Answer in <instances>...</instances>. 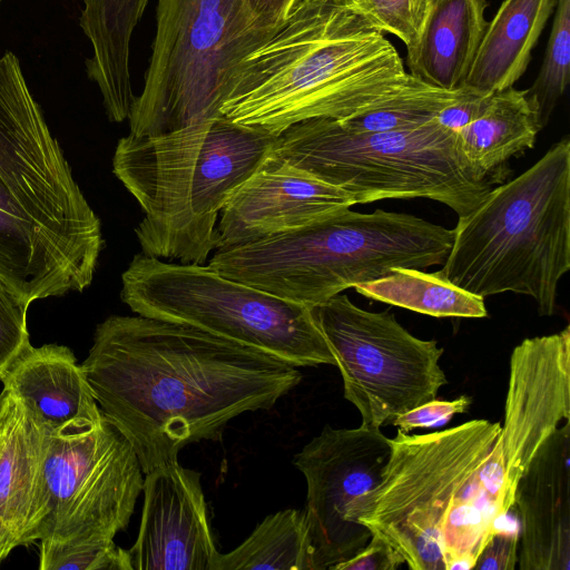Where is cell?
Wrapping results in <instances>:
<instances>
[{"label":"cell","instance_id":"obj_1","mask_svg":"<svg viewBox=\"0 0 570 570\" xmlns=\"http://www.w3.org/2000/svg\"><path fill=\"white\" fill-rule=\"evenodd\" d=\"M80 366L145 474L177 462L189 443L218 439L236 416L269 410L302 380L264 351L138 314L98 324Z\"/></svg>","mask_w":570,"mask_h":570},{"label":"cell","instance_id":"obj_2","mask_svg":"<svg viewBox=\"0 0 570 570\" xmlns=\"http://www.w3.org/2000/svg\"><path fill=\"white\" fill-rule=\"evenodd\" d=\"M422 83L351 4L302 0L242 61L220 115L279 136L302 121L379 108Z\"/></svg>","mask_w":570,"mask_h":570},{"label":"cell","instance_id":"obj_3","mask_svg":"<svg viewBox=\"0 0 570 570\" xmlns=\"http://www.w3.org/2000/svg\"><path fill=\"white\" fill-rule=\"evenodd\" d=\"M101 223L31 95L18 58H0V278L23 301L82 292Z\"/></svg>","mask_w":570,"mask_h":570},{"label":"cell","instance_id":"obj_4","mask_svg":"<svg viewBox=\"0 0 570 570\" xmlns=\"http://www.w3.org/2000/svg\"><path fill=\"white\" fill-rule=\"evenodd\" d=\"M277 141L223 116L160 136L120 138L112 171L144 213L135 228L142 253L207 263L217 249L218 214Z\"/></svg>","mask_w":570,"mask_h":570},{"label":"cell","instance_id":"obj_5","mask_svg":"<svg viewBox=\"0 0 570 570\" xmlns=\"http://www.w3.org/2000/svg\"><path fill=\"white\" fill-rule=\"evenodd\" d=\"M454 228L417 216L351 208L245 245L217 249L208 266L285 301L314 308L395 267L442 265Z\"/></svg>","mask_w":570,"mask_h":570},{"label":"cell","instance_id":"obj_6","mask_svg":"<svg viewBox=\"0 0 570 570\" xmlns=\"http://www.w3.org/2000/svg\"><path fill=\"white\" fill-rule=\"evenodd\" d=\"M442 265L441 276L472 294H523L539 315H553L570 269V139L459 217Z\"/></svg>","mask_w":570,"mask_h":570},{"label":"cell","instance_id":"obj_7","mask_svg":"<svg viewBox=\"0 0 570 570\" xmlns=\"http://www.w3.org/2000/svg\"><path fill=\"white\" fill-rule=\"evenodd\" d=\"M271 155L343 189L354 205L428 198L462 217L493 184L465 159L455 131L435 120L403 131L360 132L337 119H311L282 132Z\"/></svg>","mask_w":570,"mask_h":570},{"label":"cell","instance_id":"obj_8","mask_svg":"<svg viewBox=\"0 0 570 570\" xmlns=\"http://www.w3.org/2000/svg\"><path fill=\"white\" fill-rule=\"evenodd\" d=\"M275 35L257 26L248 0H158L129 134L160 136L220 117L239 65Z\"/></svg>","mask_w":570,"mask_h":570},{"label":"cell","instance_id":"obj_9","mask_svg":"<svg viewBox=\"0 0 570 570\" xmlns=\"http://www.w3.org/2000/svg\"><path fill=\"white\" fill-rule=\"evenodd\" d=\"M136 314L191 325L298 366L335 365L313 308L285 301L208 265L136 254L121 275Z\"/></svg>","mask_w":570,"mask_h":570},{"label":"cell","instance_id":"obj_10","mask_svg":"<svg viewBox=\"0 0 570 570\" xmlns=\"http://www.w3.org/2000/svg\"><path fill=\"white\" fill-rule=\"evenodd\" d=\"M500 430V423L480 419L426 434L397 431L379 483L355 501L348 520L387 542L410 569L445 570L443 524Z\"/></svg>","mask_w":570,"mask_h":570},{"label":"cell","instance_id":"obj_11","mask_svg":"<svg viewBox=\"0 0 570 570\" xmlns=\"http://www.w3.org/2000/svg\"><path fill=\"white\" fill-rule=\"evenodd\" d=\"M570 419V326L523 340L510 357L504 421L462 499L484 541L512 508L519 479L550 434Z\"/></svg>","mask_w":570,"mask_h":570},{"label":"cell","instance_id":"obj_12","mask_svg":"<svg viewBox=\"0 0 570 570\" xmlns=\"http://www.w3.org/2000/svg\"><path fill=\"white\" fill-rule=\"evenodd\" d=\"M313 311L362 426L390 424L448 383L439 364L444 350L412 335L393 313L365 311L341 294Z\"/></svg>","mask_w":570,"mask_h":570},{"label":"cell","instance_id":"obj_13","mask_svg":"<svg viewBox=\"0 0 570 570\" xmlns=\"http://www.w3.org/2000/svg\"><path fill=\"white\" fill-rule=\"evenodd\" d=\"M142 471L127 439L105 417L69 435H48L40 540H114L142 492Z\"/></svg>","mask_w":570,"mask_h":570},{"label":"cell","instance_id":"obj_14","mask_svg":"<svg viewBox=\"0 0 570 570\" xmlns=\"http://www.w3.org/2000/svg\"><path fill=\"white\" fill-rule=\"evenodd\" d=\"M390 453L391 439L380 429L325 425L295 454L293 464L307 485L304 511L315 570H334L370 542V529L353 524L347 512L379 483Z\"/></svg>","mask_w":570,"mask_h":570},{"label":"cell","instance_id":"obj_15","mask_svg":"<svg viewBox=\"0 0 570 570\" xmlns=\"http://www.w3.org/2000/svg\"><path fill=\"white\" fill-rule=\"evenodd\" d=\"M132 570H209L218 551L209 525L200 473L178 461L146 473Z\"/></svg>","mask_w":570,"mask_h":570},{"label":"cell","instance_id":"obj_16","mask_svg":"<svg viewBox=\"0 0 570 570\" xmlns=\"http://www.w3.org/2000/svg\"><path fill=\"white\" fill-rule=\"evenodd\" d=\"M353 205L343 189L269 155L223 207L217 249L272 237Z\"/></svg>","mask_w":570,"mask_h":570},{"label":"cell","instance_id":"obj_17","mask_svg":"<svg viewBox=\"0 0 570 570\" xmlns=\"http://www.w3.org/2000/svg\"><path fill=\"white\" fill-rule=\"evenodd\" d=\"M570 423L542 443L518 481L512 507L520 518L518 567L570 569Z\"/></svg>","mask_w":570,"mask_h":570},{"label":"cell","instance_id":"obj_18","mask_svg":"<svg viewBox=\"0 0 570 570\" xmlns=\"http://www.w3.org/2000/svg\"><path fill=\"white\" fill-rule=\"evenodd\" d=\"M0 410V561L39 539L48 434L8 390Z\"/></svg>","mask_w":570,"mask_h":570},{"label":"cell","instance_id":"obj_19","mask_svg":"<svg viewBox=\"0 0 570 570\" xmlns=\"http://www.w3.org/2000/svg\"><path fill=\"white\" fill-rule=\"evenodd\" d=\"M0 381L48 435L83 432L104 417L81 366L67 346L30 344Z\"/></svg>","mask_w":570,"mask_h":570},{"label":"cell","instance_id":"obj_20","mask_svg":"<svg viewBox=\"0 0 570 570\" xmlns=\"http://www.w3.org/2000/svg\"><path fill=\"white\" fill-rule=\"evenodd\" d=\"M488 0H433L406 63L415 79L440 89L463 87L488 28Z\"/></svg>","mask_w":570,"mask_h":570},{"label":"cell","instance_id":"obj_21","mask_svg":"<svg viewBox=\"0 0 570 570\" xmlns=\"http://www.w3.org/2000/svg\"><path fill=\"white\" fill-rule=\"evenodd\" d=\"M557 0H504L489 22L463 88L494 94L520 79Z\"/></svg>","mask_w":570,"mask_h":570},{"label":"cell","instance_id":"obj_22","mask_svg":"<svg viewBox=\"0 0 570 570\" xmlns=\"http://www.w3.org/2000/svg\"><path fill=\"white\" fill-rule=\"evenodd\" d=\"M540 130L527 89L511 87L492 94L485 111L455 135L469 164L494 183L507 176L511 158L533 148Z\"/></svg>","mask_w":570,"mask_h":570},{"label":"cell","instance_id":"obj_23","mask_svg":"<svg viewBox=\"0 0 570 570\" xmlns=\"http://www.w3.org/2000/svg\"><path fill=\"white\" fill-rule=\"evenodd\" d=\"M315 570L304 509L267 515L237 548L217 553L209 570Z\"/></svg>","mask_w":570,"mask_h":570},{"label":"cell","instance_id":"obj_24","mask_svg":"<svg viewBox=\"0 0 570 570\" xmlns=\"http://www.w3.org/2000/svg\"><path fill=\"white\" fill-rule=\"evenodd\" d=\"M361 295L433 317L482 318L484 298L451 283L438 272L395 267L375 281L353 287Z\"/></svg>","mask_w":570,"mask_h":570},{"label":"cell","instance_id":"obj_25","mask_svg":"<svg viewBox=\"0 0 570 570\" xmlns=\"http://www.w3.org/2000/svg\"><path fill=\"white\" fill-rule=\"evenodd\" d=\"M470 91L463 87L449 91L422 83L379 108L337 120L346 129L360 132L410 130L431 122L443 108Z\"/></svg>","mask_w":570,"mask_h":570},{"label":"cell","instance_id":"obj_26","mask_svg":"<svg viewBox=\"0 0 570 570\" xmlns=\"http://www.w3.org/2000/svg\"><path fill=\"white\" fill-rule=\"evenodd\" d=\"M570 79V0H557L544 58L527 96L535 108L541 130L548 125Z\"/></svg>","mask_w":570,"mask_h":570},{"label":"cell","instance_id":"obj_27","mask_svg":"<svg viewBox=\"0 0 570 570\" xmlns=\"http://www.w3.org/2000/svg\"><path fill=\"white\" fill-rule=\"evenodd\" d=\"M39 542L40 570H132L128 550L118 547L114 540Z\"/></svg>","mask_w":570,"mask_h":570},{"label":"cell","instance_id":"obj_28","mask_svg":"<svg viewBox=\"0 0 570 570\" xmlns=\"http://www.w3.org/2000/svg\"><path fill=\"white\" fill-rule=\"evenodd\" d=\"M350 4L379 30L396 36L410 49L420 38L433 0H354Z\"/></svg>","mask_w":570,"mask_h":570},{"label":"cell","instance_id":"obj_29","mask_svg":"<svg viewBox=\"0 0 570 570\" xmlns=\"http://www.w3.org/2000/svg\"><path fill=\"white\" fill-rule=\"evenodd\" d=\"M29 305L0 278V380L30 345L27 327Z\"/></svg>","mask_w":570,"mask_h":570},{"label":"cell","instance_id":"obj_30","mask_svg":"<svg viewBox=\"0 0 570 570\" xmlns=\"http://www.w3.org/2000/svg\"><path fill=\"white\" fill-rule=\"evenodd\" d=\"M471 403L472 400L468 395L451 401L434 399L396 415L391 423L403 433H410L415 429L435 428L449 422L454 414L466 412Z\"/></svg>","mask_w":570,"mask_h":570},{"label":"cell","instance_id":"obj_31","mask_svg":"<svg viewBox=\"0 0 570 570\" xmlns=\"http://www.w3.org/2000/svg\"><path fill=\"white\" fill-rule=\"evenodd\" d=\"M519 532L499 530L479 554L473 569L514 570L518 564Z\"/></svg>","mask_w":570,"mask_h":570},{"label":"cell","instance_id":"obj_32","mask_svg":"<svg viewBox=\"0 0 570 570\" xmlns=\"http://www.w3.org/2000/svg\"><path fill=\"white\" fill-rule=\"evenodd\" d=\"M403 563V557L394 548L377 535H372L357 554L334 570H396Z\"/></svg>","mask_w":570,"mask_h":570},{"label":"cell","instance_id":"obj_33","mask_svg":"<svg viewBox=\"0 0 570 570\" xmlns=\"http://www.w3.org/2000/svg\"><path fill=\"white\" fill-rule=\"evenodd\" d=\"M492 94L470 91L459 101L443 108L434 120L445 129L458 131L478 119L489 106Z\"/></svg>","mask_w":570,"mask_h":570},{"label":"cell","instance_id":"obj_34","mask_svg":"<svg viewBox=\"0 0 570 570\" xmlns=\"http://www.w3.org/2000/svg\"><path fill=\"white\" fill-rule=\"evenodd\" d=\"M302 0H248L257 26L277 32Z\"/></svg>","mask_w":570,"mask_h":570},{"label":"cell","instance_id":"obj_35","mask_svg":"<svg viewBox=\"0 0 570 570\" xmlns=\"http://www.w3.org/2000/svg\"><path fill=\"white\" fill-rule=\"evenodd\" d=\"M333 1H336V2H338V3L350 4V3H352L354 0H333Z\"/></svg>","mask_w":570,"mask_h":570},{"label":"cell","instance_id":"obj_36","mask_svg":"<svg viewBox=\"0 0 570 570\" xmlns=\"http://www.w3.org/2000/svg\"><path fill=\"white\" fill-rule=\"evenodd\" d=\"M3 400H4V391H2L0 393V410H1V406H2V403H3Z\"/></svg>","mask_w":570,"mask_h":570},{"label":"cell","instance_id":"obj_37","mask_svg":"<svg viewBox=\"0 0 570 570\" xmlns=\"http://www.w3.org/2000/svg\"><path fill=\"white\" fill-rule=\"evenodd\" d=\"M0 2H1V0H0Z\"/></svg>","mask_w":570,"mask_h":570}]
</instances>
